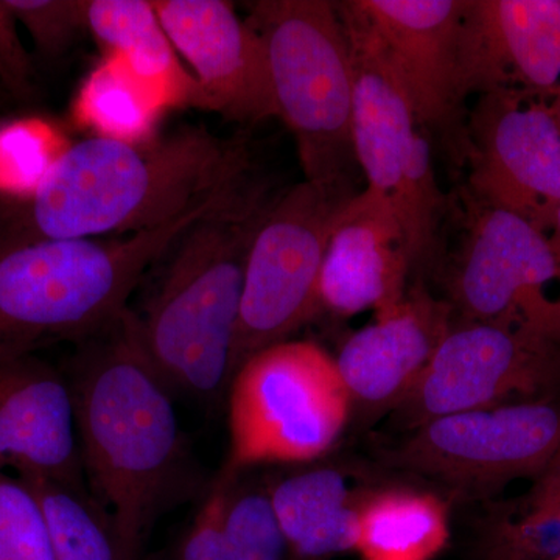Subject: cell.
Listing matches in <instances>:
<instances>
[{
    "instance_id": "7402d4cb",
    "label": "cell",
    "mask_w": 560,
    "mask_h": 560,
    "mask_svg": "<svg viewBox=\"0 0 560 560\" xmlns=\"http://www.w3.org/2000/svg\"><path fill=\"white\" fill-rule=\"evenodd\" d=\"M164 110L114 55L92 70L73 103L80 125L101 138L125 142L154 139Z\"/></svg>"
},
{
    "instance_id": "5bb4252c",
    "label": "cell",
    "mask_w": 560,
    "mask_h": 560,
    "mask_svg": "<svg viewBox=\"0 0 560 560\" xmlns=\"http://www.w3.org/2000/svg\"><path fill=\"white\" fill-rule=\"evenodd\" d=\"M400 77L420 124L466 156L458 81L466 0H350Z\"/></svg>"
},
{
    "instance_id": "ac0fdd59",
    "label": "cell",
    "mask_w": 560,
    "mask_h": 560,
    "mask_svg": "<svg viewBox=\"0 0 560 560\" xmlns=\"http://www.w3.org/2000/svg\"><path fill=\"white\" fill-rule=\"evenodd\" d=\"M452 312L448 302L416 289L350 335L335 359L350 399L382 405L410 393L451 330Z\"/></svg>"
},
{
    "instance_id": "52a82bcc",
    "label": "cell",
    "mask_w": 560,
    "mask_h": 560,
    "mask_svg": "<svg viewBox=\"0 0 560 560\" xmlns=\"http://www.w3.org/2000/svg\"><path fill=\"white\" fill-rule=\"evenodd\" d=\"M231 452L237 474L261 463H307L338 440L349 390L337 361L312 341H282L243 361L231 378Z\"/></svg>"
},
{
    "instance_id": "7c38bea8",
    "label": "cell",
    "mask_w": 560,
    "mask_h": 560,
    "mask_svg": "<svg viewBox=\"0 0 560 560\" xmlns=\"http://www.w3.org/2000/svg\"><path fill=\"white\" fill-rule=\"evenodd\" d=\"M466 143L470 197L548 234L560 208V128L548 102L480 95Z\"/></svg>"
},
{
    "instance_id": "44dd1931",
    "label": "cell",
    "mask_w": 560,
    "mask_h": 560,
    "mask_svg": "<svg viewBox=\"0 0 560 560\" xmlns=\"http://www.w3.org/2000/svg\"><path fill=\"white\" fill-rule=\"evenodd\" d=\"M447 540V510L436 497L388 492L359 511L355 550L363 560H431Z\"/></svg>"
},
{
    "instance_id": "cb8c5ba5",
    "label": "cell",
    "mask_w": 560,
    "mask_h": 560,
    "mask_svg": "<svg viewBox=\"0 0 560 560\" xmlns=\"http://www.w3.org/2000/svg\"><path fill=\"white\" fill-rule=\"evenodd\" d=\"M0 560H57L31 488L0 469Z\"/></svg>"
},
{
    "instance_id": "d6a6232c",
    "label": "cell",
    "mask_w": 560,
    "mask_h": 560,
    "mask_svg": "<svg viewBox=\"0 0 560 560\" xmlns=\"http://www.w3.org/2000/svg\"><path fill=\"white\" fill-rule=\"evenodd\" d=\"M552 560H560V556H558V558H555V559H552Z\"/></svg>"
},
{
    "instance_id": "8992f818",
    "label": "cell",
    "mask_w": 560,
    "mask_h": 560,
    "mask_svg": "<svg viewBox=\"0 0 560 560\" xmlns=\"http://www.w3.org/2000/svg\"><path fill=\"white\" fill-rule=\"evenodd\" d=\"M353 62V149L366 190L399 221L411 268L436 256L444 195L425 128L385 50L352 3L337 2Z\"/></svg>"
},
{
    "instance_id": "3957f363",
    "label": "cell",
    "mask_w": 560,
    "mask_h": 560,
    "mask_svg": "<svg viewBox=\"0 0 560 560\" xmlns=\"http://www.w3.org/2000/svg\"><path fill=\"white\" fill-rule=\"evenodd\" d=\"M279 195L250 171L173 245L138 315L143 348L172 389L210 400L231 382L250 245Z\"/></svg>"
},
{
    "instance_id": "ffe728a7",
    "label": "cell",
    "mask_w": 560,
    "mask_h": 560,
    "mask_svg": "<svg viewBox=\"0 0 560 560\" xmlns=\"http://www.w3.org/2000/svg\"><path fill=\"white\" fill-rule=\"evenodd\" d=\"M271 501L290 550L301 558L355 550L360 510L350 506L348 485L337 470L289 478L272 490Z\"/></svg>"
},
{
    "instance_id": "e0dca14e",
    "label": "cell",
    "mask_w": 560,
    "mask_h": 560,
    "mask_svg": "<svg viewBox=\"0 0 560 560\" xmlns=\"http://www.w3.org/2000/svg\"><path fill=\"white\" fill-rule=\"evenodd\" d=\"M410 272L396 215L370 190L357 191L330 235L319 276V313L352 318L389 311L407 294Z\"/></svg>"
},
{
    "instance_id": "9c48e42d",
    "label": "cell",
    "mask_w": 560,
    "mask_h": 560,
    "mask_svg": "<svg viewBox=\"0 0 560 560\" xmlns=\"http://www.w3.org/2000/svg\"><path fill=\"white\" fill-rule=\"evenodd\" d=\"M463 241L453 260V311L463 320L518 327L560 340V264L548 234L508 212L470 198Z\"/></svg>"
},
{
    "instance_id": "8fae6325",
    "label": "cell",
    "mask_w": 560,
    "mask_h": 560,
    "mask_svg": "<svg viewBox=\"0 0 560 560\" xmlns=\"http://www.w3.org/2000/svg\"><path fill=\"white\" fill-rule=\"evenodd\" d=\"M412 410L425 420L560 397V340L518 327L460 320L418 383Z\"/></svg>"
},
{
    "instance_id": "f546056e",
    "label": "cell",
    "mask_w": 560,
    "mask_h": 560,
    "mask_svg": "<svg viewBox=\"0 0 560 560\" xmlns=\"http://www.w3.org/2000/svg\"><path fill=\"white\" fill-rule=\"evenodd\" d=\"M548 241H550L552 253H555L556 259L560 264V208L556 213L555 221H552L551 230L548 232Z\"/></svg>"
},
{
    "instance_id": "9a60e30c",
    "label": "cell",
    "mask_w": 560,
    "mask_h": 560,
    "mask_svg": "<svg viewBox=\"0 0 560 560\" xmlns=\"http://www.w3.org/2000/svg\"><path fill=\"white\" fill-rule=\"evenodd\" d=\"M176 54L200 84L202 109L238 124L278 117L259 33L223 0H151Z\"/></svg>"
},
{
    "instance_id": "4dcf8cb0",
    "label": "cell",
    "mask_w": 560,
    "mask_h": 560,
    "mask_svg": "<svg viewBox=\"0 0 560 560\" xmlns=\"http://www.w3.org/2000/svg\"><path fill=\"white\" fill-rule=\"evenodd\" d=\"M548 105H550L552 116H555V119L558 121L560 128V88L558 92H556L555 97L548 102Z\"/></svg>"
},
{
    "instance_id": "7a4b0ae2",
    "label": "cell",
    "mask_w": 560,
    "mask_h": 560,
    "mask_svg": "<svg viewBox=\"0 0 560 560\" xmlns=\"http://www.w3.org/2000/svg\"><path fill=\"white\" fill-rule=\"evenodd\" d=\"M66 377L84 478L108 514L121 560H135L183 452L172 388L151 363L131 308L79 342Z\"/></svg>"
},
{
    "instance_id": "277c9868",
    "label": "cell",
    "mask_w": 560,
    "mask_h": 560,
    "mask_svg": "<svg viewBox=\"0 0 560 560\" xmlns=\"http://www.w3.org/2000/svg\"><path fill=\"white\" fill-rule=\"evenodd\" d=\"M179 219L119 238H61L0 248V353L31 355L90 340L117 323L147 270L235 184Z\"/></svg>"
},
{
    "instance_id": "2e32d148",
    "label": "cell",
    "mask_w": 560,
    "mask_h": 560,
    "mask_svg": "<svg viewBox=\"0 0 560 560\" xmlns=\"http://www.w3.org/2000/svg\"><path fill=\"white\" fill-rule=\"evenodd\" d=\"M0 469L86 486L68 377L35 353H0Z\"/></svg>"
},
{
    "instance_id": "f1b7e54d",
    "label": "cell",
    "mask_w": 560,
    "mask_h": 560,
    "mask_svg": "<svg viewBox=\"0 0 560 560\" xmlns=\"http://www.w3.org/2000/svg\"><path fill=\"white\" fill-rule=\"evenodd\" d=\"M528 495L558 515L560 522V455L539 478L534 480Z\"/></svg>"
},
{
    "instance_id": "83f0119b",
    "label": "cell",
    "mask_w": 560,
    "mask_h": 560,
    "mask_svg": "<svg viewBox=\"0 0 560 560\" xmlns=\"http://www.w3.org/2000/svg\"><path fill=\"white\" fill-rule=\"evenodd\" d=\"M18 25L20 22L9 0H0V70L9 84L10 94L22 98L31 95L33 66Z\"/></svg>"
},
{
    "instance_id": "6da1fadb",
    "label": "cell",
    "mask_w": 560,
    "mask_h": 560,
    "mask_svg": "<svg viewBox=\"0 0 560 560\" xmlns=\"http://www.w3.org/2000/svg\"><path fill=\"white\" fill-rule=\"evenodd\" d=\"M250 167L243 143L205 127L147 142L94 136L62 150L31 190L0 202V248L156 230Z\"/></svg>"
},
{
    "instance_id": "1f68e13d",
    "label": "cell",
    "mask_w": 560,
    "mask_h": 560,
    "mask_svg": "<svg viewBox=\"0 0 560 560\" xmlns=\"http://www.w3.org/2000/svg\"><path fill=\"white\" fill-rule=\"evenodd\" d=\"M0 92H5V94H10L9 84H7V80L5 77H3L2 70H0Z\"/></svg>"
},
{
    "instance_id": "4316f807",
    "label": "cell",
    "mask_w": 560,
    "mask_h": 560,
    "mask_svg": "<svg viewBox=\"0 0 560 560\" xmlns=\"http://www.w3.org/2000/svg\"><path fill=\"white\" fill-rule=\"evenodd\" d=\"M235 475L237 474L224 469L220 480L210 490L208 500L195 517L194 525L184 541L180 560H231L224 518H226Z\"/></svg>"
},
{
    "instance_id": "d4e9b609",
    "label": "cell",
    "mask_w": 560,
    "mask_h": 560,
    "mask_svg": "<svg viewBox=\"0 0 560 560\" xmlns=\"http://www.w3.org/2000/svg\"><path fill=\"white\" fill-rule=\"evenodd\" d=\"M224 526L231 560H283L289 548L271 495L232 489Z\"/></svg>"
},
{
    "instance_id": "4fadbf2b",
    "label": "cell",
    "mask_w": 560,
    "mask_h": 560,
    "mask_svg": "<svg viewBox=\"0 0 560 560\" xmlns=\"http://www.w3.org/2000/svg\"><path fill=\"white\" fill-rule=\"evenodd\" d=\"M460 97L517 94L550 102L560 88V0H466Z\"/></svg>"
},
{
    "instance_id": "30bf717a",
    "label": "cell",
    "mask_w": 560,
    "mask_h": 560,
    "mask_svg": "<svg viewBox=\"0 0 560 560\" xmlns=\"http://www.w3.org/2000/svg\"><path fill=\"white\" fill-rule=\"evenodd\" d=\"M560 455V397L441 416L419 423L396 459L459 488L539 478Z\"/></svg>"
},
{
    "instance_id": "5b68a950",
    "label": "cell",
    "mask_w": 560,
    "mask_h": 560,
    "mask_svg": "<svg viewBox=\"0 0 560 560\" xmlns=\"http://www.w3.org/2000/svg\"><path fill=\"white\" fill-rule=\"evenodd\" d=\"M249 25L267 49L278 117L305 180L355 186L353 62L337 2L257 0Z\"/></svg>"
},
{
    "instance_id": "603a6c76",
    "label": "cell",
    "mask_w": 560,
    "mask_h": 560,
    "mask_svg": "<svg viewBox=\"0 0 560 560\" xmlns=\"http://www.w3.org/2000/svg\"><path fill=\"white\" fill-rule=\"evenodd\" d=\"M24 482L39 501L55 559L121 560L108 514L86 486L43 480Z\"/></svg>"
},
{
    "instance_id": "ba28073f",
    "label": "cell",
    "mask_w": 560,
    "mask_h": 560,
    "mask_svg": "<svg viewBox=\"0 0 560 560\" xmlns=\"http://www.w3.org/2000/svg\"><path fill=\"white\" fill-rule=\"evenodd\" d=\"M355 194L352 184L305 179L280 191L250 245L232 375L250 355L287 341L318 315L320 268L330 235Z\"/></svg>"
},
{
    "instance_id": "d6986e66",
    "label": "cell",
    "mask_w": 560,
    "mask_h": 560,
    "mask_svg": "<svg viewBox=\"0 0 560 560\" xmlns=\"http://www.w3.org/2000/svg\"><path fill=\"white\" fill-rule=\"evenodd\" d=\"M84 18L88 31L162 108L202 109L200 84L180 65L151 0H84Z\"/></svg>"
},
{
    "instance_id": "484cf974",
    "label": "cell",
    "mask_w": 560,
    "mask_h": 560,
    "mask_svg": "<svg viewBox=\"0 0 560 560\" xmlns=\"http://www.w3.org/2000/svg\"><path fill=\"white\" fill-rule=\"evenodd\" d=\"M9 3L44 58L60 57L86 28L84 0H9Z\"/></svg>"
}]
</instances>
